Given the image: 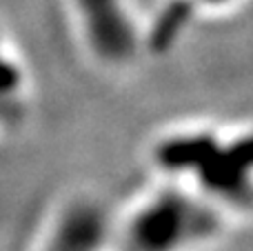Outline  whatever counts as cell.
Segmentation results:
<instances>
[{"mask_svg":"<svg viewBox=\"0 0 253 251\" xmlns=\"http://www.w3.org/2000/svg\"><path fill=\"white\" fill-rule=\"evenodd\" d=\"M224 216L220 205L169 180L135 203L118 234L125 251H200L222 234Z\"/></svg>","mask_w":253,"mask_h":251,"instance_id":"2","label":"cell"},{"mask_svg":"<svg viewBox=\"0 0 253 251\" xmlns=\"http://www.w3.org/2000/svg\"><path fill=\"white\" fill-rule=\"evenodd\" d=\"M151 160L162 176L191 187L227 211L249 209L253 171L249 131L231 136L209 127L167 131L153 145Z\"/></svg>","mask_w":253,"mask_h":251,"instance_id":"1","label":"cell"},{"mask_svg":"<svg viewBox=\"0 0 253 251\" xmlns=\"http://www.w3.org/2000/svg\"><path fill=\"white\" fill-rule=\"evenodd\" d=\"M27 91L25 62L9 44L4 31L0 29V116L20 105Z\"/></svg>","mask_w":253,"mask_h":251,"instance_id":"5","label":"cell"},{"mask_svg":"<svg viewBox=\"0 0 253 251\" xmlns=\"http://www.w3.org/2000/svg\"><path fill=\"white\" fill-rule=\"evenodd\" d=\"M111 220L96 200L78 198L60 209L40 251H107Z\"/></svg>","mask_w":253,"mask_h":251,"instance_id":"4","label":"cell"},{"mask_svg":"<svg viewBox=\"0 0 253 251\" xmlns=\"http://www.w3.org/2000/svg\"><path fill=\"white\" fill-rule=\"evenodd\" d=\"M67 4L84 49L96 62L120 69L147 51L144 27L129 0H67Z\"/></svg>","mask_w":253,"mask_h":251,"instance_id":"3","label":"cell"},{"mask_svg":"<svg viewBox=\"0 0 253 251\" xmlns=\"http://www.w3.org/2000/svg\"><path fill=\"white\" fill-rule=\"evenodd\" d=\"M187 4H191L193 11H222V9H231L233 4H238V0H184Z\"/></svg>","mask_w":253,"mask_h":251,"instance_id":"6","label":"cell"}]
</instances>
